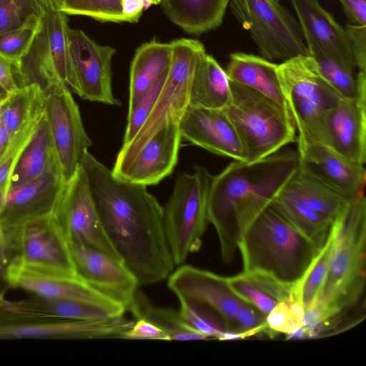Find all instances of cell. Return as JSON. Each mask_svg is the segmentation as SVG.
<instances>
[{
    "label": "cell",
    "instance_id": "cell-28",
    "mask_svg": "<svg viewBox=\"0 0 366 366\" xmlns=\"http://www.w3.org/2000/svg\"><path fill=\"white\" fill-rule=\"evenodd\" d=\"M280 194L325 215L332 222L350 203L300 167L289 179Z\"/></svg>",
    "mask_w": 366,
    "mask_h": 366
},
{
    "label": "cell",
    "instance_id": "cell-11",
    "mask_svg": "<svg viewBox=\"0 0 366 366\" xmlns=\"http://www.w3.org/2000/svg\"><path fill=\"white\" fill-rule=\"evenodd\" d=\"M6 266L22 263L77 274L68 242L51 214L0 229Z\"/></svg>",
    "mask_w": 366,
    "mask_h": 366
},
{
    "label": "cell",
    "instance_id": "cell-4",
    "mask_svg": "<svg viewBox=\"0 0 366 366\" xmlns=\"http://www.w3.org/2000/svg\"><path fill=\"white\" fill-rule=\"evenodd\" d=\"M322 246L302 234L272 202L237 242L243 272H264L286 283L302 282Z\"/></svg>",
    "mask_w": 366,
    "mask_h": 366
},
{
    "label": "cell",
    "instance_id": "cell-20",
    "mask_svg": "<svg viewBox=\"0 0 366 366\" xmlns=\"http://www.w3.org/2000/svg\"><path fill=\"white\" fill-rule=\"evenodd\" d=\"M68 245L77 275L127 311L139 287L132 272L122 261L102 251L73 242Z\"/></svg>",
    "mask_w": 366,
    "mask_h": 366
},
{
    "label": "cell",
    "instance_id": "cell-42",
    "mask_svg": "<svg viewBox=\"0 0 366 366\" xmlns=\"http://www.w3.org/2000/svg\"><path fill=\"white\" fill-rule=\"evenodd\" d=\"M232 292L241 300L247 302L267 316L276 304V301L261 291L242 273L226 277Z\"/></svg>",
    "mask_w": 366,
    "mask_h": 366
},
{
    "label": "cell",
    "instance_id": "cell-25",
    "mask_svg": "<svg viewBox=\"0 0 366 366\" xmlns=\"http://www.w3.org/2000/svg\"><path fill=\"white\" fill-rule=\"evenodd\" d=\"M0 309L10 318L66 319L94 320L121 316L104 306L92 302L68 299L0 302Z\"/></svg>",
    "mask_w": 366,
    "mask_h": 366
},
{
    "label": "cell",
    "instance_id": "cell-49",
    "mask_svg": "<svg viewBox=\"0 0 366 366\" xmlns=\"http://www.w3.org/2000/svg\"><path fill=\"white\" fill-rule=\"evenodd\" d=\"M349 24L366 26V0H339Z\"/></svg>",
    "mask_w": 366,
    "mask_h": 366
},
{
    "label": "cell",
    "instance_id": "cell-21",
    "mask_svg": "<svg viewBox=\"0 0 366 366\" xmlns=\"http://www.w3.org/2000/svg\"><path fill=\"white\" fill-rule=\"evenodd\" d=\"M64 184L56 164L39 178L9 189L0 202V229L51 214Z\"/></svg>",
    "mask_w": 366,
    "mask_h": 366
},
{
    "label": "cell",
    "instance_id": "cell-38",
    "mask_svg": "<svg viewBox=\"0 0 366 366\" xmlns=\"http://www.w3.org/2000/svg\"><path fill=\"white\" fill-rule=\"evenodd\" d=\"M320 72L329 84L342 98H354L357 94L355 70L320 53L310 54Z\"/></svg>",
    "mask_w": 366,
    "mask_h": 366
},
{
    "label": "cell",
    "instance_id": "cell-36",
    "mask_svg": "<svg viewBox=\"0 0 366 366\" xmlns=\"http://www.w3.org/2000/svg\"><path fill=\"white\" fill-rule=\"evenodd\" d=\"M179 314L192 328L208 338L219 339L228 330L222 318L204 304L189 299H179Z\"/></svg>",
    "mask_w": 366,
    "mask_h": 366
},
{
    "label": "cell",
    "instance_id": "cell-3",
    "mask_svg": "<svg viewBox=\"0 0 366 366\" xmlns=\"http://www.w3.org/2000/svg\"><path fill=\"white\" fill-rule=\"evenodd\" d=\"M330 265L316 307L321 330L360 300L366 279V200L365 195L350 201L333 222ZM310 302V303H311Z\"/></svg>",
    "mask_w": 366,
    "mask_h": 366
},
{
    "label": "cell",
    "instance_id": "cell-27",
    "mask_svg": "<svg viewBox=\"0 0 366 366\" xmlns=\"http://www.w3.org/2000/svg\"><path fill=\"white\" fill-rule=\"evenodd\" d=\"M229 79L287 107L277 74V64L263 57L234 52L225 69Z\"/></svg>",
    "mask_w": 366,
    "mask_h": 366
},
{
    "label": "cell",
    "instance_id": "cell-45",
    "mask_svg": "<svg viewBox=\"0 0 366 366\" xmlns=\"http://www.w3.org/2000/svg\"><path fill=\"white\" fill-rule=\"evenodd\" d=\"M31 11L29 0H0V34L19 26Z\"/></svg>",
    "mask_w": 366,
    "mask_h": 366
},
{
    "label": "cell",
    "instance_id": "cell-47",
    "mask_svg": "<svg viewBox=\"0 0 366 366\" xmlns=\"http://www.w3.org/2000/svg\"><path fill=\"white\" fill-rule=\"evenodd\" d=\"M352 49L359 70L366 69V26L347 24Z\"/></svg>",
    "mask_w": 366,
    "mask_h": 366
},
{
    "label": "cell",
    "instance_id": "cell-13",
    "mask_svg": "<svg viewBox=\"0 0 366 366\" xmlns=\"http://www.w3.org/2000/svg\"><path fill=\"white\" fill-rule=\"evenodd\" d=\"M44 117L62 177L66 183L81 167L84 155L92 145L79 107L63 83L45 92Z\"/></svg>",
    "mask_w": 366,
    "mask_h": 366
},
{
    "label": "cell",
    "instance_id": "cell-46",
    "mask_svg": "<svg viewBox=\"0 0 366 366\" xmlns=\"http://www.w3.org/2000/svg\"><path fill=\"white\" fill-rule=\"evenodd\" d=\"M129 340H169L168 336L153 323L144 320L137 319L132 327L121 337Z\"/></svg>",
    "mask_w": 366,
    "mask_h": 366
},
{
    "label": "cell",
    "instance_id": "cell-44",
    "mask_svg": "<svg viewBox=\"0 0 366 366\" xmlns=\"http://www.w3.org/2000/svg\"><path fill=\"white\" fill-rule=\"evenodd\" d=\"M234 326L236 330L248 332L251 336L265 332L271 335L267 327L266 316L252 305L242 302L234 316Z\"/></svg>",
    "mask_w": 366,
    "mask_h": 366
},
{
    "label": "cell",
    "instance_id": "cell-31",
    "mask_svg": "<svg viewBox=\"0 0 366 366\" xmlns=\"http://www.w3.org/2000/svg\"><path fill=\"white\" fill-rule=\"evenodd\" d=\"M56 164L58 162L44 114L19 158L10 179L9 189L39 178Z\"/></svg>",
    "mask_w": 366,
    "mask_h": 366
},
{
    "label": "cell",
    "instance_id": "cell-8",
    "mask_svg": "<svg viewBox=\"0 0 366 366\" xmlns=\"http://www.w3.org/2000/svg\"><path fill=\"white\" fill-rule=\"evenodd\" d=\"M170 44L172 62L157 102L137 134L122 145L115 162L132 157L161 129L179 124L189 104L194 74L207 53L202 43L195 39L182 38Z\"/></svg>",
    "mask_w": 366,
    "mask_h": 366
},
{
    "label": "cell",
    "instance_id": "cell-53",
    "mask_svg": "<svg viewBox=\"0 0 366 366\" xmlns=\"http://www.w3.org/2000/svg\"><path fill=\"white\" fill-rule=\"evenodd\" d=\"M29 1L32 6L33 10L36 13L39 14H44L43 9H42L41 0H29Z\"/></svg>",
    "mask_w": 366,
    "mask_h": 366
},
{
    "label": "cell",
    "instance_id": "cell-26",
    "mask_svg": "<svg viewBox=\"0 0 366 366\" xmlns=\"http://www.w3.org/2000/svg\"><path fill=\"white\" fill-rule=\"evenodd\" d=\"M171 62L170 43L152 40L136 50L130 66L128 112L133 110L151 88L168 74Z\"/></svg>",
    "mask_w": 366,
    "mask_h": 366
},
{
    "label": "cell",
    "instance_id": "cell-54",
    "mask_svg": "<svg viewBox=\"0 0 366 366\" xmlns=\"http://www.w3.org/2000/svg\"><path fill=\"white\" fill-rule=\"evenodd\" d=\"M152 5H157L161 3V0H149Z\"/></svg>",
    "mask_w": 366,
    "mask_h": 366
},
{
    "label": "cell",
    "instance_id": "cell-33",
    "mask_svg": "<svg viewBox=\"0 0 366 366\" xmlns=\"http://www.w3.org/2000/svg\"><path fill=\"white\" fill-rule=\"evenodd\" d=\"M134 319L146 320L164 331L169 340H207L208 337L189 327L179 312L154 306L147 297L138 290L127 309Z\"/></svg>",
    "mask_w": 366,
    "mask_h": 366
},
{
    "label": "cell",
    "instance_id": "cell-2",
    "mask_svg": "<svg viewBox=\"0 0 366 366\" xmlns=\"http://www.w3.org/2000/svg\"><path fill=\"white\" fill-rule=\"evenodd\" d=\"M299 167L297 151L286 148L252 162L234 160L213 176L208 219L216 229L224 263L232 262L242 233Z\"/></svg>",
    "mask_w": 366,
    "mask_h": 366
},
{
    "label": "cell",
    "instance_id": "cell-16",
    "mask_svg": "<svg viewBox=\"0 0 366 366\" xmlns=\"http://www.w3.org/2000/svg\"><path fill=\"white\" fill-rule=\"evenodd\" d=\"M70 51L81 99L119 106L112 92V60L116 50L99 45L83 31L69 30Z\"/></svg>",
    "mask_w": 366,
    "mask_h": 366
},
{
    "label": "cell",
    "instance_id": "cell-29",
    "mask_svg": "<svg viewBox=\"0 0 366 366\" xmlns=\"http://www.w3.org/2000/svg\"><path fill=\"white\" fill-rule=\"evenodd\" d=\"M230 0H161L167 16L184 31L195 35L217 29Z\"/></svg>",
    "mask_w": 366,
    "mask_h": 366
},
{
    "label": "cell",
    "instance_id": "cell-18",
    "mask_svg": "<svg viewBox=\"0 0 366 366\" xmlns=\"http://www.w3.org/2000/svg\"><path fill=\"white\" fill-rule=\"evenodd\" d=\"M182 137L179 124H169L155 134L132 157L115 162L113 175L144 186L159 184L170 175L178 160Z\"/></svg>",
    "mask_w": 366,
    "mask_h": 366
},
{
    "label": "cell",
    "instance_id": "cell-22",
    "mask_svg": "<svg viewBox=\"0 0 366 366\" xmlns=\"http://www.w3.org/2000/svg\"><path fill=\"white\" fill-rule=\"evenodd\" d=\"M309 55L320 53L356 70L357 65L345 28L340 26L318 0H290Z\"/></svg>",
    "mask_w": 366,
    "mask_h": 366
},
{
    "label": "cell",
    "instance_id": "cell-12",
    "mask_svg": "<svg viewBox=\"0 0 366 366\" xmlns=\"http://www.w3.org/2000/svg\"><path fill=\"white\" fill-rule=\"evenodd\" d=\"M51 215L68 242L99 249L121 261L104 230L81 167L65 183Z\"/></svg>",
    "mask_w": 366,
    "mask_h": 366
},
{
    "label": "cell",
    "instance_id": "cell-37",
    "mask_svg": "<svg viewBox=\"0 0 366 366\" xmlns=\"http://www.w3.org/2000/svg\"><path fill=\"white\" fill-rule=\"evenodd\" d=\"M44 114V110L34 117L18 131L0 156V202L9 190L10 179L19 158L32 137Z\"/></svg>",
    "mask_w": 366,
    "mask_h": 366
},
{
    "label": "cell",
    "instance_id": "cell-51",
    "mask_svg": "<svg viewBox=\"0 0 366 366\" xmlns=\"http://www.w3.org/2000/svg\"><path fill=\"white\" fill-rule=\"evenodd\" d=\"M11 138L12 136L4 125L0 122V156L6 149Z\"/></svg>",
    "mask_w": 366,
    "mask_h": 366
},
{
    "label": "cell",
    "instance_id": "cell-1",
    "mask_svg": "<svg viewBox=\"0 0 366 366\" xmlns=\"http://www.w3.org/2000/svg\"><path fill=\"white\" fill-rule=\"evenodd\" d=\"M81 168L107 237L139 286L168 277L175 264L166 234L164 207L147 186L115 177L89 151Z\"/></svg>",
    "mask_w": 366,
    "mask_h": 366
},
{
    "label": "cell",
    "instance_id": "cell-43",
    "mask_svg": "<svg viewBox=\"0 0 366 366\" xmlns=\"http://www.w3.org/2000/svg\"><path fill=\"white\" fill-rule=\"evenodd\" d=\"M167 74L162 77L151 88L133 110L128 112L127 123L122 145L128 144L133 139L149 116L157 102Z\"/></svg>",
    "mask_w": 366,
    "mask_h": 366
},
{
    "label": "cell",
    "instance_id": "cell-24",
    "mask_svg": "<svg viewBox=\"0 0 366 366\" xmlns=\"http://www.w3.org/2000/svg\"><path fill=\"white\" fill-rule=\"evenodd\" d=\"M179 127L182 139L214 154L246 161L238 134L224 109L189 105Z\"/></svg>",
    "mask_w": 366,
    "mask_h": 366
},
{
    "label": "cell",
    "instance_id": "cell-15",
    "mask_svg": "<svg viewBox=\"0 0 366 366\" xmlns=\"http://www.w3.org/2000/svg\"><path fill=\"white\" fill-rule=\"evenodd\" d=\"M134 322L123 315L94 320L4 319L0 321V337L121 338Z\"/></svg>",
    "mask_w": 366,
    "mask_h": 366
},
{
    "label": "cell",
    "instance_id": "cell-39",
    "mask_svg": "<svg viewBox=\"0 0 366 366\" xmlns=\"http://www.w3.org/2000/svg\"><path fill=\"white\" fill-rule=\"evenodd\" d=\"M305 311L300 298L277 302L266 316L267 327L272 334L282 333L288 336L303 327Z\"/></svg>",
    "mask_w": 366,
    "mask_h": 366
},
{
    "label": "cell",
    "instance_id": "cell-30",
    "mask_svg": "<svg viewBox=\"0 0 366 366\" xmlns=\"http://www.w3.org/2000/svg\"><path fill=\"white\" fill-rule=\"evenodd\" d=\"M231 99L229 79L216 59L206 54L197 66L192 82L189 104L224 109Z\"/></svg>",
    "mask_w": 366,
    "mask_h": 366
},
{
    "label": "cell",
    "instance_id": "cell-48",
    "mask_svg": "<svg viewBox=\"0 0 366 366\" xmlns=\"http://www.w3.org/2000/svg\"><path fill=\"white\" fill-rule=\"evenodd\" d=\"M21 66L7 55L0 51V86L9 94L19 86L16 75L20 76Z\"/></svg>",
    "mask_w": 366,
    "mask_h": 366
},
{
    "label": "cell",
    "instance_id": "cell-19",
    "mask_svg": "<svg viewBox=\"0 0 366 366\" xmlns=\"http://www.w3.org/2000/svg\"><path fill=\"white\" fill-rule=\"evenodd\" d=\"M300 167L349 201L364 194V164L350 161L329 146L297 138Z\"/></svg>",
    "mask_w": 366,
    "mask_h": 366
},
{
    "label": "cell",
    "instance_id": "cell-9",
    "mask_svg": "<svg viewBox=\"0 0 366 366\" xmlns=\"http://www.w3.org/2000/svg\"><path fill=\"white\" fill-rule=\"evenodd\" d=\"M229 6L262 57L284 61L298 55H309L297 19L280 1L230 0Z\"/></svg>",
    "mask_w": 366,
    "mask_h": 366
},
{
    "label": "cell",
    "instance_id": "cell-23",
    "mask_svg": "<svg viewBox=\"0 0 366 366\" xmlns=\"http://www.w3.org/2000/svg\"><path fill=\"white\" fill-rule=\"evenodd\" d=\"M167 285L178 299H189L206 305L233 330L234 316L242 300L229 289L226 277L183 264L168 277Z\"/></svg>",
    "mask_w": 366,
    "mask_h": 366
},
{
    "label": "cell",
    "instance_id": "cell-14",
    "mask_svg": "<svg viewBox=\"0 0 366 366\" xmlns=\"http://www.w3.org/2000/svg\"><path fill=\"white\" fill-rule=\"evenodd\" d=\"M7 285L36 294L39 297L86 301L124 315V306L94 289L77 274L53 267L9 263L5 272Z\"/></svg>",
    "mask_w": 366,
    "mask_h": 366
},
{
    "label": "cell",
    "instance_id": "cell-7",
    "mask_svg": "<svg viewBox=\"0 0 366 366\" xmlns=\"http://www.w3.org/2000/svg\"><path fill=\"white\" fill-rule=\"evenodd\" d=\"M213 175L200 166L179 174L164 207L167 240L175 265L198 252L209 223L208 199Z\"/></svg>",
    "mask_w": 366,
    "mask_h": 366
},
{
    "label": "cell",
    "instance_id": "cell-55",
    "mask_svg": "<svg viewBox=\"0 0 366 366\" xmlns=\"http://www.w3.org/2000/svg\"><path fill=\"white\" fill-rule=\"evenodd\" d=\"M2 101V100H1ZM1 102V101H0Z\"/></svg>",
    "mask_w": 366,
    "mask_h": 366
},
{
    "label": "cell",
    "instance_id": "cell-35",
    "mask_svg": "<svg viewBox=\"0 0 366 366\" xmlns=\"http://www.w3.org/2000/svg\"><path fill=\"white\" fill-rule=\"evenodd\" d=\"M43 14L31 11L19 26L0 34V51L21 66L41 28Z\"/></svg>",
    "mask_w": 366,
    "mask_h": 366
},
{
    "label": "cell",
    "instance_id": "cell-34",
    "mask_svg": "<svg viewBox=\"0 0 366 366\" xmlns=\"http://www.w3.org/2000/svg\"><path fill=\"white\" fill-rule=\"evenodd\" d=\"M272 204L305 237L323 245L332 222L325 217L280 193Z\"/></svg>",
    "mask_w": 366,
    "mask_h": 366
},
{
    "label": "cell",
    "instance_id": "cell-52",
    "mask_svg": "<svg viewBox=\"0 0 366 366\" xmlns=\"http://www.w3.org/2000/svg\"><path fill=\"white\" fill-rule=\"evenodd\" d=\"M44 14L51 11H60L64 4V0H41Z\"/></svg>",
    "mask_w": 366,
    "mask_h": 366
},
{
    "label": "cell",
    "instance_id": "cell-17",
    "mask_svg": "<svg viewBox=\"0 0 366 366\" xmlns=\"http://www.w3.org/2000/svg\"><path fill=\"white\" fill-rule=\"evenodd\" d=\"M357 94L341 98L325 117L327 145L351 162L366 161V72L356 74Z\"/></svg>",
    "mask_w": 366,
    "mask_h": 366
},
{
    "label": "cell",
    "instance_id": "cell-56",
    "mask_svg": "<svg viewBox=\"0 0 366 366\" xmlns=\"http://www.w3.org/2000/svg\"><path fill=\"white\" fill-rule=\"evenodd\" d=\"M280 1V0H279Z\"/></svg>",
    "mask_w": 366,
    "mask_h": 366
},
{
    "label": "cell",
    "instance_id": "cell-6",
    "mask_svg": "<svg viewBox=\"0 0 366 366\" xmlns=\"http://www.w3.org/2000/svg\"><path fill=\"white\" fill-rule=\"evenodd\" d=\"M277 74L299 139L327 145L325 117L340 100L310 55L277 64Z\"/></svg>",
    "mask_w": 366,
    "mask_h": 366
},
{
    "label": "cell",
    "instance_id": "cell-10",
    "mask_svg": "<svg viewBox=\"0 0 366 366\" xmlns=\"http://www.w3.org/2000/svg\"><path fill=\"white\" fill-rule=\"evenodd\" d=\"M69 30L66 14L61 11L43 14L41 28L21 61L20 76L27 84L37 83L45 92L63 83L79 95L70 51Z\"/></svg>",
    "mask_w": 366,
    "mask_h": 366
},
{
    "label": "cell",
    "instance_id": "cell-5",
    "mask_svg": "<svg viewBox=\"0 0 366 366\" xmlns=\"http://www.w3.org/2000/svg\"><path fill=\"white\" fill-rule=\"evenodd\" d=\"M231 99L224 111L232 122L247 162L271 155L296 139V126L287 107L229 80Z\"/></svg>",
    "mask_w": 366,
    "mask_h": 366
},
{
    "label": "cell",
    "instance_id": "cell-32",
    "mask_svg": "<svg viewBox=\"0 0 366 366\" xmlns=\"http://www.w3.org/2000/svg\"><path fill=\"white\" fill-rule=\"evenodd\" d=\"M46 94L37 83L19 86L0 102V122L13 137L29 120L44 112Z\"/></svg>",
    "mask_w": 366,
    "mask_h": 366
},
{
    "label": "cell",
    "instance_id": "cell-50",
    "mask_svg": "<svg viewBox=\"0 0 366 366\" xmlns=\"http://www.w3.org/2000/svg\"><path fill=\"white\" fill-rule=\"evenodd\" d=\"M123 14L129 23L137 22L143 11L152 5L149 0H120Z\"/></svg>",
    "mask_w": 366,
    "mask_h": 366
},
{
    "label": "cell",
    "instance_id": "cell-41",
    "mask_svg": "<svg viewBox=\"0 0 366 366\" xmlns=\"http://www.w3.org/2000/svg\"><path fill=\"white\" fill-rule=\"evenodd\" d=\"M335 229L332 224L323 246L311 264L302 287L305 308L318 295L326 277L330 260Z\"/></svg>",
    "mask_w": 366,
    "mask_h": 366
},
{
    "label": "cell",
    "instance_id": "cell-40",
    "mask_svg": "<svg viewBox=\"0 0 366 366\" xmlns=\"http://www.w3.org/2000/svg\"><path fill=\"white\" fill-rule=\"evenodd\" d=\"M60 11L66 15H83L101 21L127 22L120 0H64Z\"/></svg>",
    "mask_w": 366,
    "mask_h": 366
}]
</instances>
